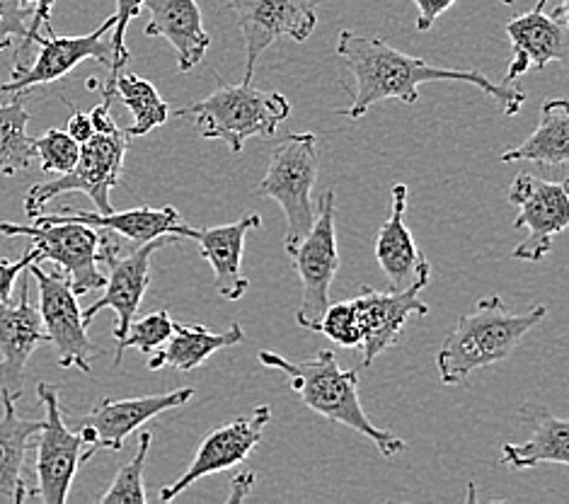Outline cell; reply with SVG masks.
I'll use <instances>...</instances> for the list:
<instances>
[{"mask_svg":"<svg viewBox=\"0 0 569 504\" xmlns=\"http://www.w3.org/2000/svg\"><path fill=\"white\" fill-rule=\"evenodd\" d=\"M57 0H37L34 8H32V18H30V27H27V34L20 42V49H18V61L16 66H24L27 63V57H30V49L34 47L37 37L42 34V30H51L49 24V18H51V8Z\"/></svg>","mask_w":569,"mask_h":504,"instance_id":"cell-36","label":"cell"},{"mask_svg":"<svg viewBox=\"0 0 569 504\" xmlns=\"http://www.w3.org/2000/svg\"><path fill=\"white\" fill-rule=\"evenodd\" d=\"M194 388L184 386L170 393L143 395V398H107L100 405H94L92 411L80 419L78 434L83 437L92 454L98 452V448H112V452H119V448L124 446L127 437L143 429L146 422H151L160 413L187 405L194 398Z\"/></svg>","mask_w":569,"mask_h":504,"instance_id":"cell-18","label":"cell"},{"mask_svg":"<svg viewBox=\"0 0 569 504\" xmlns=\"http://www.w3.org/2000/svg\"><path fill=\"white\" fill-rule=\"evenodd\" d=\"M269 419H272V407L260 405L254 407L250 415L236 417L233 422H228V425L216 427L209 437L199 444L192 463H189L180 478L170 485H162L160 502H172L174 497L182 495L189 485L207 478V475L236 468L240 463H246L252 454V448L260 444Z\"/></svg>","mask_w":569,"mask_h":504,"instance_id":"cell-15","label":"cell"},{"mask_svg":"<svg viewBox=\"0 0 569 504\" xmlns=\"http://www.w3.org/2000/svg\"><path fill=\"white\" fill-rule=\"evenodd\" d=\"M505 3H507V6H511V3H517V0H505Z\"/></svg>","mask_w":569,"mask_h":504,"instance_id":"cell-42","label":"cell"},{"mask_svg":"<svg viewBox=\"0 0 569 504\" xmlns=\"http://www.w3.org/2000/svg\"><path fill=\"white\" fill-rule=\"evenodd\" d=\"M66 134H69L73 141L86 144V141L90 139V136L94 134L90 112L86 115V112H80V110H73L71 117H69V125H66Z\"/></svg>","mask_w":569,"mask_h":504,"instance_id":"cell-39","label":"cell"},{"mask_svg":"<svg viewBox=\"0 0 569 504\" xmlns=\"http://www.w3.org/2000/svg\"><path fill=\"white\" fill-rule=\"evenodd\" d=\"M18 3H20V6H24V8H34L37 0H18Z\"/></svg>","mask_w":569,"mask_h":504,"instance_id":"cell-41","label":"cell"},{"mask_svg":"<svg viewBox=\"0 0 569 504\" xmlns=\"http://www.w3.org/2000/svg\"><path fill=\"white\" fill-rule=\"evenodd\" d=\"M3 401V417H0V502L20 504L30 495L24 483V456L30 452V442L42 429V419H24L18 415L10 393L0 391Z\"/></svg>","mask_w":569,"mask_h":504,"instance_id":"cell-25","label":"cell"},{"mask_svg":"<svg viewBox=\"0 0 569 504\" xmlns=\"http://www.w3.org/2000/svg\"><path fill=\"white\" fill-rule=\"evenodd\" d=\"M550 0H538L526 16L507 22V37L511 42V59L505 73V83L517 80L531 68H546L548 63H567L569 59V30L567 6L560 3L555 12H546Z\"/></svg>","mask_w":569,"mask_h":504,"instance_id":"cell-17","label":"cell"},{"mask_svg":"<svg viewBox=\"0 0 569 504\" xmlns=\"http://www.w3.org/2000/svg\"><path fill=\"white\" fill-rule=\"evenodd\" d=\"M408 211V185H392L388 219L378 228L376 260L381 265L392 291L408 289L419 277L431 275V265L405 226Z\"/></svg>","mask_w":569,"mask_h":504,"instance_id":"cell-20","label":"cell"},{"mask_svg":"<svg viewBox=\"0 0 569 504\" xmlns=\"http://www.w3.org/2000/svg\"><path fill=\"white\" fill-rule=\"evenodd\" d=\"M429 279L431 275L419 277L415 284L408 286V289L400 291H376L371 286H361V291L351 298L363 335L361 369H369L386 349L398 343L405 325H408L412 316H427L429 306L425 302H419V291L425 289Z\"/></svg>","mask_w":569,"mask_h":504,"instance_id":"cell-16","label":"cell"},{"mask_svg":"<svg viewBox=\"0 0 569 504\" xmlns=\"http://www.w3.org/2000/svg\"><path fill=\"white\" fill-rule=\"evenodd\" d=\"M49 343L42 316L30 302L27 284H20L18 302L0 304V391L20 401L24 384V366L34 349Z\"/></svg>","mask_w":569,"mask_h":504,"instance_id":"cell-19","label":"cell"},{"mask_svg":"<svg viewBox=\"0 0 569 504\" xmlns=\"http://www.w3.org/2000/svg\"><path fill=\"white\" fill-rule=\"evenodd\" d=\"M112 27H114V16L107 18L104 24H100L98 30L83 37H57L53 30H47L49 37L39 34L34 42L39 45V53L34 57V61L12 68L10 80L0 86V92L24 95L32 88L57 83V80H61L63 76H69L76 66L90 59L102 66H110V73H112L117 63V53L110 37Z\"/></svg>","mask_w":569,"mask_h":504,"instance_id":"cell-11","label":"cell"},{"mask_svg":"<svg viewBox=\"0 0 569 504\" xmlns=\"http://www.w3.org/2000/svg\"><path fill=\"white\" fill-rule=\"evenodd\" d=\"M114 95H119L121 105L133 115V125L127 131L129 139L151 134L170 119V107L160 98L153 83L137 73H119L112 83Z\"/></svg>","mask_w":569,"mask_h":504,"instance_id":"cell-28","label":"cell"},{"mask_svg":"<svg viewBox=\"0 0 569 504\" xmlns=\"http://www.w3.org/2000/svg\"><path fill=\"white\" fill-rule=\"evenodd\" d=\"M153 434L148 429H139V446L137 454L131 456L127 466H121L112 485L107 487V493L100 495V504H146V487H143V471L146 458L151 452Z\"/></svg>","mask_w":569,"mask_h":504,"instance_id":"cell-30","label":"cell"},{"mask_svg":"<svg viewBox=\"0 0 569 504\" xmlns=\"http://www.w3.org/2000/svg\"><path fill=\"white\" fill-rule=\"evenodd\" d=\"M78 156L80 144L61 129H49L34 139V158L42 162V170L47 175H66L76 166Z\"/></svg>","mask_w":569,"mask_h":504,"instance_id":"cell-33","label":"cell"},{"mask_svg":"<svg viewBox=\"0 0 569 504\" xmlns=\"http://www.w3.org/2000/svg\"><path fill=\"white\" fill-rule=\"evenodd\" d=\"M453 3L456 0H415V6L419 10L417 32H429L433 22H437Z\"/></svg>","mask_w":569,"mask_h":504,"instance_id":"cell-38","label":"cell"},{"mask_svg":"<svg viewBox=\"0 0 569 504\" xmlns=\"http://www.w3.org/2000/svg\"><path fill=\"white\" fill-rule=\"evenodd\" d=\"M180 238L162 236L156 240L141 243L137 250L129 255H121V248L110 240V236H102L100 240V265L107 267L102 296L83 310V323L90 325L94 316H100L104 308L117 313V328L114 337L121 339L129 330L131 320L137 318L141 298L148 289V279H151V257L160 248L174 245Z\"/></svg>","mask_w":569,"mask_h":504,"instance_id":"cell-10","label":"cell"},{"mask_svg":"<svg viewBox=\"0 0 569 504\" xmlns=\"http://www.w3.org/2000/svg\"><path fill=\"white\" fill-rule=\"evenodd\" d=\"M37 398L44 405L42 429L37 432V497L44 504H63L69 500L78 468L92 458V452L78 432L66 427L59 388L37 384Z\"/></svg>","mask_w":569,"mask_h":504,"instance_id":"cell-9","label":"cell"},{"mask_svg":"<svg viewBox=\"0 0 569 504\" xmlns=\"http://www.w3.org/2000/svg\"><path fill=\"white\" fill-rule=\"evenodd\" d=\"M310 330L322 333L325 337H330L335 345L355 349L361 347V323L357 316L355 302H340V304H330L328 310L322 313V318L313 325Z\"/></svg>","mask_w":569,"mask_h":504,"instance_id":"cell-32","label":"cell"},{"mask_svg":"<svg viewBox=\"0 0 569 504\" xmlns=\"http://www.w3.org/2000/svg\"><path fill=\"white\" fill-rule=\"evenodd\" d=\"M32 263H37L34 248L27 250V255H22L20 260H0V304L10 302L20 275H24L27 267H30Z\"/></svg>","mask_w":569,"mask_h":504,"instance_id":"cell-37","label":"cell"},{"mask_svg":"<svg viewBox=\"0 0 569 504\" xmlns=\"http://www.w3.org/2000/svg\"><path fill=\"white\" fill-rule=\"evenodd\" d=\"M337 195L335 189H325L318 197L316 221L308 236L289 253L293 267L301 279V308L296 313L298 328L310 330L322 318L330 306V286L340 269V253H337Z\"/></svg>","mask_w":569,"mask_h":504,"instance_id":"cell-8","label":"cell"},{"mask_svg":"<svg viewBox=\"0 0 569 504\" xmlns=\"http://www.w3.org/2000/svg\"><path fill=\"white\" fill-rule=\"evenodd\" d=\"M27 271L39 286V316H42L44 333L59 354L61 369H80L90 374V359L98 357L100 349L88 337V325L83 323V308L78 306V296L63 271H47L39 263H32Z\"/></svg>","mask_w":569,"mask_h":504,"instance_id":"cell-12","label":"cell"},{"mask_svg":"<svg viewBox=\"0 0 569 504\" xmlns=\"http://www.w3.org/2000/svg\"><path fill=\"white\" fill-rule=\"evenodd\" d=\"M0 236H27L37 250V263H53L66 279L71 281L76 296H86L104 286V271L100 269V240L102 228H92L76 221L57 224H0Z\"/></svg>","mask_w":569,"mask_h":504,"instance_id":"cell-7","label":"cell"},{"mask_svg":"<svg viewBox=\"0 0 569 504\" xmlns=\"http://www.w3.org/2000/svg\"><path fill=\"white\" fill-rule=\"evenodd\" d=\"M337 57L347 63L349 73L357 80L355 100L347 110H340V115L349 119H361L373 105L386 100L415 105L419 100V86L431 83V80H460V83L478 86L501 105L507 117L519 115L526 102V92L513 83H505V80L492 83V78L476 68L431 66L390 47L383 37H361L345 30L337 39Z\"/></svg>","mask_w":569,"mask_h":504,"instance_id":"cell-1","label":"cell"},{"mask_svg":"<svg viewBox=\"0 0 569 504\" xmlns=\"http://www.w3.org/2000/svg\"><path fill=\"white\" fill-rule=\"evenodd\" d=\"M178 117H192L199 136L207 141H223L230 154L240 156L252 136L272 139L289 119L291 105L281 92L252 88V83H219L207 98L180 107Z\"/></svg>","mask_w":569,"mask_h":504,"instance_id":"cell-5","label":"cell"},{"mask_svg":"<svg viewBox=\"0 0 569 504\" xmlns=\"http://www.w3.org/2000/svg\"><path fill=\"white\" fill-rule=\"evenodd\" d=\"M509 201L519 209L513 228L528 230L511 257L523 263H540L550 253L552 238L569 226L567 182H548L521 172L509 187Z\"/></svg>","mask_w":569,"mask_h":504,"instance_id":"cell-14","label":"cell"},{"mask_svg":"<svg viewBox=\"0 0 569 504\" xmlns=\"http://www.w3.org/2000/svg\"><path fill=\"white\" fill-rule=\"evenodd\" d=\"M246 343L240 323H230L228 330L216 333L207 325H180L174 323L172 335L166 339L162 349H156V357L148 362V369L158 372L162 366H172L178 372H194L211 354L226 347Z\"/></svg>","mask_w":569,"mask_h":504,"instance_id":"cell-26","label":"cell"},{"mask_svg":"<svg viewBox=\"0 0 569 504\" xmlns=\"http://www.w3.org/2000/svg\"><path fill=\"white\" fill-rule=\"evenodd\" d=\"M254 490V473L250 471H240L233 475L230 481V493L226 497V502H242Z\"/></svg>","mask_w":569,"mask_h":504,"instance_id":"cell-40","label":"cell"},{"mask_svg":"<svg viewBox=\"0 0 569 504\" xmlns=\"http://www.w3.org/2000/svg\"><path fill=\"white\" fill-rule=\"evenodd\" d=\"M318 180V136L283 134L269 160L267 175L257 185V192L274 199L287 216L283 248L291 253L316 221L313 187Z\"/></svg>","mask_w":569,"mask_h":504,"instance_id":"cell-6","label":"cell"},{"mask_svg":"<svg viewBox=\"0 0 569 504\" xmlns=\"http://www.w3.org/2000/svg\"><path fill=\"white\" fill-rule=\"evenodd\" d=\"M246 39V78L252 83L257 61L279 39L306 42L318 27L322 0H228Z\"/></svg>","mask_w":569,"mask_h":504,"instance_id":"cell-13","label":"cell"},{"mask_svg":"<svg viewBox=\"0 0 569 504\" xmlns=\"http://www.w3.org/2000/svg\"><path fill=\"white\" fill-rule=\"evenodd\" d=\"M32 8L20 6L18 0H0V51H6L16 39H24L30 27Z\"/></svg>","mask_w":569,"mask_h":504,"instance_id":"cell-35","label":"cell"},{"mask_svg":"<svg viewBox=\"0 0 569 504\" xmlns=\"http://www.w3.org/2000/svg\"><path fill=\"white\" fill-rule=\"evenodd\" d=\"M143 3L146 0H117V10H114V27H112V45H114V53H117V63H114V71L110 73V78H107V86H104V92H112V83L114 78L121 73V68H124V63L129 61V49H127V30L131 20L139 18V12L143 10Z\"/></svg>","mask_w":569,"mask_h":504,"instance_id":"cell-34","label":"cell"},{"mask_svg":"<svg viewBox=\"0 0 569 504\" xmlns=\"http://www.w3.org/2000/svg\"><path fill=\"white\" fill-rule=\"evenodd\" d=\"M546 316V306L511 313L495 294L480 298L476 308L458 318L437 354L441 384L460 386L472 372L505 362Z\"/></svg>","mask_w":569,"mask_h":504,"instance_id":"cell-3","label":"cell"},{"mask_svg":"<svg viewBox=\"0 0 569 504\" xmlns=\"http://www.w3.org/2000/svg\"><path fill=\"white\" fill-rule=\"evenodd\" d=\"M499 158L501 162L531 160L538 166H565L569 160V102L565 98L546 100L538 129Z\"/></svg>","mask_w":569,"mask_h":504,"instance_id":"cell-27","label":"cell"},{"mask_svg":"<svg viewBox=\"0 0 569 504\" xmlns=\"http://www.w3.org/2000/svg\"><path fill=\"white\" fill-rule=\"evenodd\" d=\"M112 92H104V100L90 112L94 134L86 144H80V156L76 160V166L66 175H59L49 182H39L27 189L24 214L30 216V219H37L51 199L71 192L88 195L100 214L114 211L110 192L112 187L119 185L129 136L124 129H119L112 117Z\"/></svg>","mask_w":569,"mask_h":504,"instance_id":"cell-4","label":"cell"},{"mask_svg":"<svg viewBox=\"0 0 569 504\" xmlns=\"http://www.w3.org/2000/svg\"><path fill=\"white\" fill-rule=\"evenodd\" d=\"M30 112L24 110L22 95L0 105V175L10 177L30 168L34 160V139L27 134Z\"/></svg>","mask_w":569,"mask_h":504,"instance_id":"cell-29","label":"cell"},{"mask_svg":"<svg viewBox=\"0 0 569 504\" xmlns=\"http://www.w3.org/2000/svg\"><path fill=\"white\" fill-rule=\"evenodd\" d=\"M172 330L174 320L168 310H153L143 318H133L124 337L117 339L114 366L121 364V357H124V352L131 347H137L141 352H156L158 347L166 345V339L172 335Z\"/></svg>","mask_w":569,"mask_h":504,"instance_id":"cell-31","label":"cell"},{"mask_svg":"<svg viewBox=\"0 0 569 504\" xmlns=\"http://www.w3.org/2000/svg\"><path fill=\"white\" fill-rule=\"evenodd\" d=\"M519 417L531 429V439L523 444L501 446L499 463L511 471L533 468L538 463H569V422L555 417L543 405H521Z\"/></svg>","mask_w":569,"mask_h":504,"instance_id":"cell-24","label":"cell"},{"mask_svg":"<svg viewBox=\"0 0 569 504\" xmlns=\"http://www.w3.org/2000/svg\"><path fill=\"white\" fill-rule=\"evenodd\" d=\"M32 221L34 224H57V221L86 224V226H92V228L112 230V234L124 236L137 245L162 238V236H174V238H194L197 236V228L187 226L182 221L180 211L174 207H162V209L139 207V209L110 211V214L63 209L61 214H47V216L39 214L37 219H32Z\"/></svg>","mask_w":569,"mask_h":504,"instance_id":"cell-21","label":"cell"},{"mask_svg":"<svg viewBox=\"0 0 569 504\" xmlns=\"http://www.w3.org/2000/svg\"><path fill=\"white\" fill-rule=\"evenodd\" d=\"M260 362L287 374L291 391L301 395V401L316 415L369 437L383 456H398L408 448L400 437L376 427L363 413L359 401V369H342L332 349H322L303 362H291L277 352L262 349Z\"/></svg>","mask_w":569,"mask_h":504,"instance_id":"cell-2","label":"cell"},{"mask_svg":"<svg viewBox=\"0 0 569 504\" xmlns=\"http://www.w3.org/2000/svg\"><path fill=\"white\" fill-rule=\"evenodd\" d=\"M143 8L151 12L146 34L166 39L178 51V71L197 68L211 47L197 0H146Z\"/></svg>","mask_w":569,"mask_h":504,"instance_id":"cell-23","label":"cell"},{"mask_svg":"<svg viewBox=\"0 0 569 504\" xmlns=\"http://www.w3.org/2000/svg\"><path fill=\"white\" fill-rule=\"evenodd\" d=\"M262 226L260 214H246L236 224L213 226L197 230L194 240L201 248V257L211 265L213 284L226 302H238L248 291V277L242 275V250L250 230Z\"/></svg>","mask_w":569,"mask_h":504,"instance_id":"cell-22","label":"cell"}]
</instances>
